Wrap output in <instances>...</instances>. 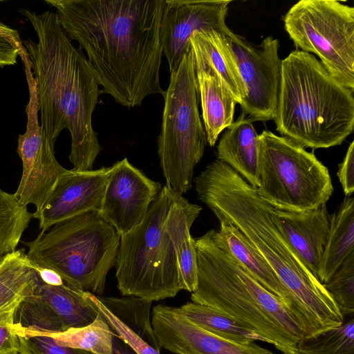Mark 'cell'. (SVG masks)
<instances>
[{
  "label": "cell",
  "instance_id": "obj_9",
  "mask_svg": "<svg viewBox=\"0 0 354 354\" xmlns=\"http://www.w3.org/2000/svg\"><path fill=\"white\" fill-rule=\"evenodd\" d=\"M158 138L160 165L166 185L183 195L192 186L195 166L201 160L207 138L199 115L192 50L171 73Z\"/></svg>",
  "mask_w": 354,
  "mask_h": 354
},
{
  "label": "cell",
  "instance_id": "obj_15",
  "mask_svg": "<svg viewBox=\"0 0 354 354\" xmlns=\"http://www.w3.org/2000/svg\"><path fill=\"white\" fill-rule=\"evenodd\" d=\"M161 189L124 158L111 167L99 212L121 236L140 223Z\"/></svg>",
  "mask_w": 354,
  "mask_h": 354
},
{
  "label": "cell",
  "instance_id": "obj_19",
  "mask_svg": "<svg viewBox=\"0 0 354 354\" xmlns=\"http://www.w3.org/2000/svg\"><path fill=\"white\" fill-rule=\"evenodd\" d=\"M189 45L194 69L213 71L240 104L246 96V88L225 35L213 29L201 30L191 36Z\"/></svg>",
  "mask_w": 354,
  "mask_h": 354
},
{
  "label": "cell",
  "instance_id": "obj_25",
  "mask_svg": "<svg viewBox=\"0 0 354 354\" xmlns=\"http://www.w3.org/2000/svg\"><path fill=\"white\" fill-rule=\"evenodd\" d=\"M176 308L197 326L223 339L241 344L263 341L245 324L212 307L191 301Z\"/></svg>",
  "mask_w": 354,
  "mask_h": 354
},
{
  "label": "cell",
  "instance_id": "obj_5",
  "mask_svg": "<svg viewBox=\"0 0 354 354\" xmlns=\"http://www.w3.org/2000/svg\"><path fill=\"white\" fill-rule=\"evenodd\" d=\"M214 232L210 230L194 239L198 283L192 301L233 317L283 354H297L304 336L298 320L216 240Z\"/></svg>",
  "mask_w": 354,
  "mask_h": 354
},
{
  "label": "cell",
  "instance_id": "obj_10",
  "mask_svg": "<svg viewBox=\"0 0 354 354\" xmlns=\"http://www.w3.org/2000/svg\"><path fill=\"white\" fill-rule=\"evenodd\" d=\"M283 20L296 50L314 53L333 77L354 91V8L335 0H301Z\"/></svg>",
  "mask_w": 354,
  "mask_h": 354
},
{
  "label": "cell",
  "instance_id": "obj_21",
  "mask_svg": "<svg viewBox=\"0 0 354 354\" xmlns=\"http://www.w3.org/2000/svg\"><path fill=\"white\" fill-rule=\"evenodd\" d=\"M252 121L241 112L225 129L217 145V159L232 168L248 184L258 187V134Z\"/></svg>",
  "mask_w": 354,
  "mask_h": 354
},
{
  "label": "cell",
  "instance_id": "obj_30",
  "mask_svg": "<svg viewBox=\"0 0 354 354\" xmlns=\"http://www.w3.org/2000/svg\"><path fill=\"white\" fill-rule=\"evenodd\" d=\"M15 329L19 338V354H93L60 346L48 335Z\"/></svg>",
  "mask_w": 354,
  "mask_h": 354
},
{
  "label": "cell",
  "instance_id": "obj_23",
  "mask_svg": "<svg viewBox=\"0 0 354 354\" xmlns=\"http://www.w3.org/2000/svg\"><path fill=\"white\" fill-rule=\"evenodd\" d=\"M354 252V198L345 196L338 208L330 215L328 239L317 278L327 282L344 261Z\"/></svg>",
  "mask_w": 354,
  "mask_h": 354
},
{
  "label": "cell",
  "instance_id": "obj_26",
  "mask_svg": "<svg viewBox=\"0 0 354 354\" xmlns=\"http://www.w3.org/2000/svg\"><path fill=\"white\" fill-rule=\"evenodd\" d=\"M24 331L50 336L59 345L92 353L111 354L114 333L108 323L100 315L91 324L79 328H69L60 333H38L28 330L15 325Z\"/></svg>",
  "mask_w": 354,
  "mask_h": 354
},
{
  "label": "cell",
  "instance_id": "obj_4",
  "mask_svg": "<svg viewBox=\"0 0 354 354\" xmlns=\"http://www.w3.org/2000/svg\"><path fill=\"white\" fill-rule=\"evenodd\" d=\"M201 210L169 185L162 187L140 223L120 236L115 266L123 296L152 302L182 290L178 257Z\"/></svg>",
  "mask_w": 354,
  "mask_h": 354
},
{
  "label": "cell",
  "instance_id": "obj_17",
  "mask_svg": "<svg viewBox=\"0 0 354 354\" xmlns=\"http://www.w3.org/2000/svg\"><path fill=\"white\" fill-rule=\"evenodd\" d=\"M111 167L84 171L66 170L57 179L33 218L41 231L89 211L100 212Z\"/></svg>",
  "mask_w": 354,
  "mask_h": 354
},
{
  "label": "cell",
  "instance_id": "obj_28",
  "mask_svg": "<svg viewBox=\"0 0 354 354\" xmlns=\"http://www.w3.org/2000/svg\"><path fill=\"white\" fill-rule=\"evenodd\" d=\"M297 347V354H354L353 315L338 326L302 337Z\"/></svg>",
  "mask_w": 354,
  "mask_h": 354
},
{
  "label": "cell",
  "instance_id": "obj_1",
  "mask_svg": "<svg viewBox=\"0 0 354 354\" xmlns=\"http://www.w3.org/2000/svg\"><path fill=\"white\" fill-rule=\"evenodd\" d=\"M165 0H46L71 39L86 51L103 93L140 106L163 94L160 25Z\"/></svg>",
  "mask_w": 354,
  "mask_h": 354
},
{
  "label": "cell",
  "instance_id": "obj_12",
  "mask_svg": "<svg viewBox=\"0 0 354 354\" xmlns=\"http://www.w3.org/2000/svg\"><path fill=\"white\" fill-rule=\"evenodd\" d=\"M91 294L65 283H48L39 272L34 289L17 309L15 325L28 330L48 333L85 326L100 315Z\"/></svg>",
  "mask_w": 354,
  "mask_h": 354
},
{
  "label": "cell",
  "instance_id": "obj_13",
  "mask_svg": "<svg viewBox=\"0 0 354 354\" xmlns=\"http://www.w3.org/2000/svg\"><path fill=\"white\" fill-rule=\"evenodd\" d=\"M25 73L28 84L29 101L26 108V130L19 136L17 152L22 162V175L14 194L25 206L32 204L38 211L46 201L58 177L67 169L56 160L53 147L44 137L39 123L36 87L29 66Z\"/></svg>",
  "mask_w": 354,
  "mask_h": 354
},
{
  "label": "cell",
  "instance_id": "obj_27",
  "mask_svg": "<svg viewBox=\"0 0 354 354\" xmlns=\"http://www.w3.org/2000/svg\"><path fill=\"white\" fill-rule=\"evenodd\" d=\"M33 214L21 205L14 194L0 188V258L16 250Z\"/></svg>",
  "mask_w": 354,
  "mask_h": 354
},
{
  "label": "cell",
  "instance_id": "obj_34",
  "mask_svg": "<svg viewBox=\"0 0 354 354\" xmlns=\"http://www.w3.org/2000/svg\"><path fill=\"white\" fill-rule=\"evenodd\" d=\"M337 176L346 196L354 192V141L349 145L343 161L338 165Z\"/></svg>",
  "mask_w": 354,
  "mask_h": 354
},
{
  "label": "cell",
  "instance_id": "obj_35",
  "mask_svg": "<svg viewBox=\"0 0 354 354\" xmlns=\"http://www.w3.org/2000/svg\"><path fill=\"white\" fill-rule=\"evenodd\" d=\"M129 345L137 354H160L159 349L138 335L132 337Z\"/></svg>",
  "mask_w": 354,
  "mask_h": 354
},
{
  "label": "cell",
  "instance_id": "obj_14",
  "mask_svg": "<svg viewBox=\"0 0 354 354\" xmlns=\"http://www.w3.org/2000/svg\"><path fill=\"white\" fill-rule=\"evenodd\" d=\"M230 0H166L160 25V39L169 71L178 68L190 50L191 36L198 31L215 30L224 35L232 30L225 19Z\"/></svg>",
  "mask_w": 354,
  "mask_h": 354
},
{
  "label": "cell",
  "instance_id": "obj_33",
  "mask_svg": "<svg viewBox=\"0 0 354 354\" xmlns=\"http://www.w3.org/2000/svg\"><path fill=\"white\" fill-rule=\"evenodd\" d=\"M22 47L18 31L0 21V66L15 64Z\"/></svg>",
  "mask_w": 354,
  "mask_h": 354
},
{
  "label": "cell",
  "instance_id": "obj_16",
  "mask_svg": "<svg viewBox=\"0 0 354 354\" xmlns=\"http://www.w3.org/2000/svg\"><path fill=\"white\" fill-rule=\"evenodd\" d=\"M151 326L160 347L174 354H274L254 342L237 343L214 335L180 313L176 307L157 305Z\"/></svg>",
  "mask_w": 354,
  "mask_h": 354
},
{
  "label": "cell",
  "instance_id": "obj_6",
  "mask_svg": "<svg viewBox=\"0 0 354 354\" xmlns=\"http://www.w3.org/2000/svg\"><path fill=\"white\" fill-rule=\"evenodd\" d=\"M276 130L312 149L340 145L354 127L353 91L311 53L292 51L281 60Z\"/></svg>",
  "mask_w": 354,
  "mask_h": 354
},
{
  "label": "cell",
  "instance_id": "obj_22",
  "mask_svg": "<svg viewBox=\"0 0 354 354\" xmlns=\"http://www.w3.org/2000/svg\"><path fill=\"white\" fill-rule=\"evenodd\" d=\"M207 142L213 147L234 122L237 101L222 80L209 68L194 69Z\"/></svg>",
  "mask_w": 354,
  "mask_h": 354
},
{
  "label": "cell",
  "instance_id": "obj_24",
  "mask_svg": "<svg viewBox=\"0 0 354 354\" xmlns=\"http://www.w3.org/2000/svg\"><path fill=\"white\" fill-rule=\"evenodd\" d=\"M39 270L28 259L24 249L0 258V313L19 306L34 289Z\"/></svg>",
  "mask_w": 354,
  "mask_h": 354
},
{
  "label": "cell",
  "instance_id": "obj_8",
  "mask_svg": "<svg viewBox=\"0 0 354 354\" xmlns=\"http://www.w3.org/2000/svg\"><path fill=\"white\" fill-rule=\"evenodd\" d=\"M257 177L259 196L283 209H317L334 190L328 168L313 151L268 130L258 136Z\"/></svg>",
  "mask_w": 354,
  "mask_h": 354
},
{
  "label": "cell",
  "instance_id": "obj_2",
  "mask_svg": "<svg viewBox=\"0 0 354 354\" xmlns=\"http://www.w3.org/2000/svg\"><path fill=\"white\" fill-rule=\"evenodd\" d=\"M193 180L198 198L219 223L234 225L248 238L287 289L303 337L344 322L333 299L292 248L257 187L218 159Z\"/></svg>",
  "mask_w": 354,
  "mask_h": 354
},
{
  "label": "cell",
  "instance_id": "obj_36",
  "mask_svg": "<svg viewBox=\"0 0 354 354\" xmlns=\"http://www.w3.org/2000/svg\"><path fill=\"white\" fill-rule=\"evenodd\" d=\"M111 354H137L127 344L120 339L115 333L113 339Z\"/></svg>",
  "mask_w": 354,
  "mask_h": 354
},
{
  "label": "cell",
  "instance_id": "obj_3",
  "mask_svg": "<svg viewBox=\"0 0 354 354\" xmlns=\"http://www.w3.org/2000/svg\"><path fill=\"white\" fill-rule=\"evenodd\" d=\"M37 41H22L36 87L42 133L53 147L61 131L71 138L69 160L76 171L93 169L102 151L92 124L100 93L97 78L82 50L75 48L57 12L19 9Z\"/></svg>",
  "mask_w": 354,
  "mask_h": 354
},
{
  "label": "cell",
  "instance_id": "obj_18",
  "mask_svg": "<svg viewBox=\"0 0 354 354\" xmlns=\"http://www.w3.org/2000/svg\"><path fill=\"white\" fill-rule=\"evenodd\" d=\"M268 206L272 218L292 248L317 277L329 231L326 205L307 211L283 209L269 203Z\"/></svg>",
  "mask_w": 354,
  "mask_h": 354
},
{
  "label": "cell",
  "instance_id": "obj_7",
  "mask_svg": "<svg viewBox=\"0 0 354 354\" xmlns=\"http://www.w3.org/2000/svg\"><path fill=\"white\" fill-rule=\"evenodd\" d=\"M120 236L97 211H89L41 231L26 245L30 262L68 286L102 295L115 266Z\"/></svg>",
  "mask_w": 354,
  "mask_h": 354
},
{
  "label": "cell",
  "instance_id": "obj_31",
  "mask_svg": "<svg viewBox=\"0 0 354 354\" xmlns=\"http://www.w3.org/2000/svg\"><path fill=\"white\" fill-rule=\"evenodd\" d=\"M178 270L182 290L194 292L198 283V262L195 241L192 235L181 247Z\"/></svg>",
  "mask_w": 354,
  "mask_h": 354
},
{
  "label": "cell",
  "instance_id": "obj_32",
  "mask_svg": "<svg viewBox=\"0 0 354 354\" xmlns=\"http://www.w3.org/2000/svg\"><path fill=\"white\" fill-rule=\"evenodd\" d=\"M18 306L0 313V354H19L20 342L15 329Z\"/></svg>",
  "mask_w": 354,
  "mask_h": 354
},
{
  "label": "cell",
  "instance_id": "obj_11",
  "mask_svg": "<svg viewBox=\"0 0 354 354\" xmlns=\"http://www.w3.org/2000/svg\"><path fill=\"white\" fill-rule=\"evenodd\" d=\"M225 37L246 88L239 104L241 112L252 122L274 120L281 75L279 40L268 36L254 45L232 31Z\"/></svg>",
  "mask_w": 354,
  "mask_h": 354
},
{
  "label": "cell",
  "instance_id": "obj_20",
  "mask_svg": "<svg viewBox=\"0 0 354 354\" xmlns=\"http://www.w3.org/2000/svg\"><path fill=\"white\" fill-rule=\"evenodd\" d=\"M214 235L216 240L235 257L250 275L267 290L279 298L293 315L289 292L248 238L234 225L223 222H220L219 230H214Z\"/></svg>",
  "mask_w": 354,
  "mask_h": 354
},
{
  "label": "cell",
  "instance_id": "obj_29",
  "mask_svg": "<svg viewBox=\"0 0 354 354\" xmlns=\"http://www.w3.org/2000/svg\"><path fill=\"white\" fill-rule=\"evenodd\" d=\"M344 317L354 313V252L342 263L330 279L323 283Z\"/></svg>",
  "mask_w": 354,
  "mask_h": 354
}]
</instances>
